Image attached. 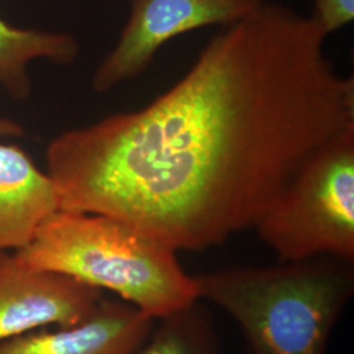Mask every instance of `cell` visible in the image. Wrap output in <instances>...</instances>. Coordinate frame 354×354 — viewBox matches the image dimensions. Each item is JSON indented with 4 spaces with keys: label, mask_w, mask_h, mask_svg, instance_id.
I'll return each mask as SVG.
<instances>
[{
    "label": "cell",
    "mask_w": 354,
    "mask_h": 354,
    "mask_svg": "<svg viewBox=\"0 0 354 354\" xmlns=\"http://www.w3.org/2000/svg\"><path fill=\"white\" fill-rule=\"evenodd\" d=\"M311 17L264 0L149 105L51 140L59 210L118 219L175 251L253 228L304 162L354 125V79Z\"/></svg>",
    "instance_id": "1"
},
{
    "label": "cell",
    "mask_w": 354,
    "mask_h": 354,
    "mask_svg": "<svg viewBox=\"0 0 354 354\" xmlns=\"http://www.w3.org/2000/svg\"><path fill=\"white\" fill-rule=\"evenodd\" d=\"M13 256L29 269L111 291L155 320L200 302L177 251L106 215L57 210Z\"/></svg>",
    "instance_id": "2"
},
{
    "label": "cell",
    "mask_w": 354,
    "mask_h": 354,
    "mask_svg": "<svg viewBox=\"0 0 354 354\" xmlns=\"http://www.w3.org/2000/svg\"><path fill=\"white\" fill-rule=\"evenodd\" d=\"M209 301L241 327L251 354H327L354 290L352 263L317 257L235 266L194 276Z\"/></svg>",
    "instance_id": "3"
},
{
    "label": "cell",
    "mask_w": 354,
    "mask_h": 354,
    "mask_svg": "<svg viewBox=\"0 0 354 354\" xmlns=\"http://www.w3.org/2000/svg\"><path fill=\"white\" fill-rule=\"evenodd\" d=\"M281 263L354 260V125L314 152L254 227Z\"/></svg>",
    "instance_id": "4"
},
{
    "label": "cell",
    "mask_w": 354,
    "mask_h": 354,
    "mask_svg": "<svg viewBox=\"0 0 354 354\" xmlns=\"http://www.w3.org/2000/svg\"><path fill=\"white\" fill-rule=\"evenodd\" d=\"M264 0H130L117 44L92 77L96 92L136 79L174 38L207 26H227Z\"/></svg>",
    "instance_id": "5"
},
{
    "label": "cell",
    "mask_w": 354,
    "mask_h": 354,
    "mask_svg": "<svg viewBox=\"0 0 354 354\" xmlns=\"http://www.w3.org/2000/svg\"><path fill=\"white\" fill-rule=\"evenodd\" d=\"M102 292L62 274L33 270L0 253V344L44 327H71L88 319Z\"/></svg>",
    "instance_id": "6"
},
{
    "label": "cell",
    "mask_w": 354,
    "mask_h": 354,
    "mask_svg": "<svg viewBox=\"0 0 354 354\" xmlns=\"http://www.w3.org/2000/svg\"><path fill=\"white\" fill-rule=\"evenodd\" d=\"M155 319L121 299H104L84 322L35 330L0 344V354H133Z\"/></svg>",
    "instance_id": "7"
},
{
    "label": "cell",
    "mask_w": 354,
    "mask_h": 354,
    "mask_svg": "<svg viewBox=\"0 0 354 354\" xmlns=\"http://www.w3.org/2000/svg\"><path fill=\"white\" fill-rule=\"evenodd\" d=\"M59 210L51 177L17 145H0V253L26 247Z\"/></svg>",
    "instance_id": "8"
},
{
    "label": "cell",
    "mask_w": 354,
    "mask_h": 354,
    "mask_svg": "<svg viewBox=\"0 0 354 354\" xmlns=\"http://www.w3.org/2000/svg\"><path fill=\"white\" fill-rule=\"evenodd\" d=\"M77 54L79 44L73 35L23 29L0 19V84L16 99H26L30 93L29 62L48 59L68 64Z\"/></svg>",
    "instance_id": "9"
},
{
    "label": "cell",
    "mask_w": 354,
    "mask_h": 354,
    "mask_svg": "<svg viewBox=\"0 0 354 354\" xmlns=\"http://www.w3.org/2000/svg\"><path fill=\"white\" fill-rule=\"evenodd\" d=\"M133 354H218L213 327L198 302L153 322Z\"/></svg>",
    "instance_id": "10"
},
{
    "label": "cell",
    "mask_w": 354,
    "mask_h": 354,
    "mask_svg": "<svg viewBox=\"0 0 354 354\" xmlns=\"http://www.w3.org/2000/svg\"><path fill=\"white\" fill-rule=\"evenodd\" d=\"M310 17L329 36L353 21L354 0H315Z\"/></svg>",
    "instance_id": "11"
},
{
    "label": "cell",
    "mask_w": 354,
    "mask_h": 354,
    "mask_svg": "<svg viewBox=\"0 0 354 354\" xmlns=\"http://www.w3.org/2000/svg\"><path fill=\"white\" fill-rule=\"evenodd\" d=\"M23 127L11 120L0 118V136L6 137H20L23 136Z\"/></svg>",
    "instance_id": "12"
}]
</instances>
